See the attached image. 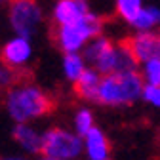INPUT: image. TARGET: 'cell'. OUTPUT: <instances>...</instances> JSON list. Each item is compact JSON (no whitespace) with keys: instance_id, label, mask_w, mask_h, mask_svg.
<instances>
[{"instance_id":"1","label":"cell","mask_w":160,"mask_h":160,"mask_svg":"<svg viewBox=\"0 0 160 160\" xmlns=\"http://www.w3.org/2000/svg\"><path fill=\"white\" fill-rule=\"evenodd\" d=\"M6 109L17 124L46 116L55 109V101L36 84H13L6 95Z\"/></svg>"},{"instance_id":"2","label":"cell","mask_w":160,"mask_h":160,"mask_svg":"<svg viewBox=\"0 0 160 160\" xmlns=\"http://www.w3.org/2000/svg\"><path fill=\"white\" fill-rule=\"evenodd\" d=\"M143 88H145V82L139 71L107 74L101 80L95 103L103 107H112V109L132 107L141 99Z\"/></svg>"},{"instance_id":"3","label":"cell","mask_w":160,"mask_h":160,"mask_svg":"<svg viewBox=\"0 0 160 160\" xmlns=\"http://www.w3.org/2000/svg\"><path fill=\"white\" fill-rule=\"evenodd\" d=\"M103 31V17L90 12L82 21L74 25H63L53 29V40L57 48L65 55L67 53H82L90 40L101 36Z\"/></svg>"},{"instance_id":"4","label":"cell","mask_w":160,"mask_h":160,"mask_svg":"<svg viewBox=\"0 0 160 160\" xmlns=\"http://www.w3.org/2000/svg\"><path fill=\"white\" fill-rule=\"evenodd\" d=\"M84 152V137L65 128H50L42 133V154L57 160H76Z\"/></svg>"},{"instance_id":"5","label":"cell","mask_w":160,"mask_h":160,"mask_svg":"<svg viewBox=\"0 0 160 160\" xmlns=\"http://www.w3.org/2000/svg\"><path fill=\"white\" fill-rule=\"evenodd\" d=\"M93 69L107 76V74L139 71V61L135 59L128 40H122V42H112V46L101 55V59L93 65Z\"/></svg>"},{"instance_id":"6","label":"cell","mask_w":160,"mask_h":160,"mask_svg":"<svg viewBox=\"0 0 160 160\" xmlns=\"http://www.w3.org/2000/svg\"><path fill=\"white\" fill-rule=\"evenodd\" d=\"M10 23L17 36L29 38L42 23V8L36 0H12L10 2Z\"/></svg>"},{"instance_id":"7","label":"cell","mask_w":160,"mask_h":160,"mask_svg":"<svg viewBox=\"0 0 160 160\" xmlns=\"http://www.w3.org/2000/svg\"><path fill=\"white\" fill-rule=\"evenodd\" d=\"M128 44L135 59L139 61V65L145 61H151V59H158L160 61V31L132 34L128 38Z\"/></svg>"},{"instance_id":"8","label":"cell","mask_w":160,"mask_h":160,"mask_svg":"<svg viewBox=\"0 0 160 160\" xmlns=\"http://www.w3.org/2000/svg\"><path fill=\"white\" fill-rule=\"evenodd\" d=\"M88 0H57L53 6V23L55 27L74 25L90 13Z\"/></svg>"},{"instance_id":"9","label":"cell","mask_w":160,"mask_h":160,"mask_svg":"<svg viewBox=\"0 0 160 160\" xmlns=\"http://www.w3.org/2000/svg\"><path fill=\"white\" fill-rule=\"evenodd\" d=\"M32 55V46L29 42V38H23V36H15L12 40H8L6 46L2 48V63L10 69V71H15V69H21L29 63V59Z\"/></svg>"},{"instance_id":"10","label":"cell","mask_w":160,"mask_h":160,"mask_svg":"<svg viewBox=\"0 0 160 160\" xmlns=\"http://www.w3.org/2000/svg\"><path fill=\"white\" fill-rule=\"evenodd\" d=\"M84 154L88 160H112V147L101 128H93L84 137Z\"/></svg>"},{"instance_id":"11","label":"cell","mask_w":160,"mask_h":160,"mask_svg":"<svg viewBox=\"0 0 160 160\" xmlns=\"http://www.w3.org/2000/svg\"><path fill=\"white\" fill-rule=\"evenodd\" d=\"M103 74L93 67H88L84 71V74L78 78V82L74 84V93L84 99V101H97V93H99V86H101Z\"/></svg>"},{"instance_id":"12","label":"cell","mask_w":160,"mask_h":160,"mask_svg":"<svg viewBox=\"0 0 160 160\" xmlns=\"http://www.w3.org/2000/svg\"><path fill=\"white\" fill-rule=\"evenodd\" d=\"M130 27L133 29V34L160 31V6H156V4L145 6L143 12L137 15V19Z\"/></svg>"},{"instance_id":"13","label":"cell","mask_w":160,"mask_h":160,"mask_svg":"<svg viewBox=\"0 0 160 160\" xmlns=\"http://www.w3.org/2000/svg\"><path fill=\"white\" fill-rule=\"evenodd\" d=\"M13 139L29 152H42V133H38L31 126L17 124L13 128Z\"/></svg>"},{"instance_id":"14","label":"cell","mask_w":160,"mask_h":160,"mask_svg":"<svg viewBox=\"0 0 160 160\" xmlns=\"http://www.w3.org/2000/svg\"><path fill=\"white\" fill-rule=\"evenodd\" d=\"M112 46V40L109 38V36H97V38H93V40H90V42L86 44V48L82 50V57H84V61L90 65V67H93L99 59H101V55L109 50Z\"/></svg>"},{"instance_id":"15","label":"cell","mask_w":160,"mask_h":160,"mask_svg":"<svg viewBox=\"0 0 160 160\" xmlns=\"http://www.w3.org/2000/svg\"><path fill=\"white\" fill-rule=\"evenodd\" d=\"M86 69H88V63L84 61L82 53H67L63 57V72H65V78L69 82L76 84Z\"/></svg>"},{"instance_id":"16","label":"cell","mask_w":160,"mask_h":160,"mask_svg":"<svg viewBox=\"0 0 160 160\" xmlns=\"http://www.w3.org/2000/svg\"><path fill=\"white\" fill-rule=\"evenodd\" d=\"M145 8V2L143 0H114V12L116 15L122 19V21H126L128 25H132L137 15L143 12Z\"/></svg>"},{"instance_id":"17","label":"cell","mask_w":160,"mask_h":160,"mask_svg":"<svg viewBox=\"0 0 160 160\" xmlns=\"http://www.w3.org/2000/svg\"><path fill=\"white\" fill-rule=\"evenodd\" d=\"M95 128V122H93V112L90 109H78L76 114H74V132L80 135V137H86L92 130Z\"/></svg>"},{"instance_id":"18","label":"cell","mask_w":160,"mask_h":160,"mask_svg":"<svg viewBox=\"0 0 160 160\" xmlns=\"http://www.w3.org/2000/svg\"><path fill=\"white\" fill-rule=\"evenodd\" d=\"M139 74H141L145 86H160V61L151 59L139 65Z\"/></svg>"},{"instance_id":"19","label":"cell","mask_w":160,"mask_h":160,"mask_svg":"<svg viewBox=\"0 0 160 160\" xmlns=\"http://www.w3.org/2000/svg\"><path fill=\"white\" fill-rule=\"evenodd\" d=\"M141 101H145L152 109H160V86H145Z\"/></svg>"},{"instance_id":"20","label":"cell","mask_w":160,"mask_h":160,"mask_svg":"<svg viewBox=\"0 0 160 160\" xmlns=\"http://www.w3.org/2000/svg\"><path fill=\"white\" fill-rule=\"evenodd\" d=\"M12 80H13L12 71H6V69L0 67V90H4L6 86H10V84H12Z\"/></svg>"},{"instance_id":"21","label":"cell","mask_w":160,"mask_h":160,"mask_svg":"<svg viewBox=\"0 0 160 160\" xmlns=\"http://www.w3.org/2000/svg\"><path fill=\"white\" fill-rule=\"evenodd\" d=\"M40 160H57V158H48V156H44V158H40Z\"/></svg>"},{"instance_id":"22","label":"cell","mask_w":160,"mask_h":160,"mask_svg":"<svg viewBox=\"0 0 160 160\" xmlns=\"http://www.w3.org/2000/svg\"><path fill=\"white\" fill-rule=\"evenodd\" d=\"M8 160H23V158H8Z\"/></svg>"}]
</instances>
